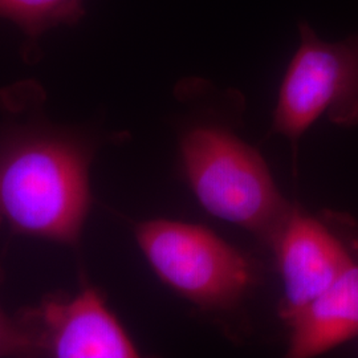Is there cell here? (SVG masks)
<instances>
[{
    "label": "cell",
    "mask_w": 358,
    "mask_h": 358,
    "mask_svg": "<svg viewBox=\"0 0 358 358\" xmlns=\"http://www.w3.org/2000/svg\"><path fill=\"white\" fill-rule=\"evenodd\" d=\"M137 236L159 278L201 307H234L252 282L244 256L203 227L152 220Z\"/></svg>",
    "instance_id": "4"
},
{
    "label": "cell",
    "mask_w": 358,
    "mask_h": 358,
    "mask_svg": "<svg viewBox=\"0 0 358 358\" xmlns=\"http://www.w3.org/2000/svg\"><path fill=\"white\" fill-rule=\"evenodd\" d=\"M180 149L192 190L210 214L278 243L294 210L255 149L214 127L189 130Z\"/></svg>",
    "instance_id": "1"
},
{
    "label": "cell",
    "mask_w": 358,
    "mask_h": 358,
    "mask_svg": "<svg viewBox=\"0 0 358 358\" xmlns=\"http://www.w3.org/2000/svg\"><path fill=\"white\" fill-rule=\"evenodd\" d=\"M38 352L32 333L24 322L10 321L0 310V356Z\"/></svg>",
    "instance_id": "9"
},
{
    "label": "cell",
    "mask_w": 358,
    "mask_h": 358,
    "mask_svg": "<svg viewBox=\"0 0 358 358\" xmlns=\"http://www.w3.org/2000/svg\"><path fill=\"white\" fill-rule=\"evenodd\" d=\"M288 356L325 353L358 334V264L355 262L313 303L288 320Z\"/></svg>",
    "instance_id": "7"
},
{
    "label": "cell",
    "mask_w": 358,
    "mask_h": 358,
    "mask_svg": "<svg viewBox=\"0 0 358 358\" xmlns=\"http://www.w3.org/2000/svg\"><path fill=\"white\" fill-rule=\"evenodd\" d=\"M38 352L60 358H128L138 356L103 299L87 289L71 301L50 300L26 320Z\"/></svg>",
    "instance_id": "5"
},
{
    "label": "cell",
    "mask_w": 358,
    "mask_h": 358,
    "mask_svg": "<svg viewBox=\"0 0 358 358\" xmlns=\"http://www.w3.org/2000/svg\"><path fill=\"white\" fill-rule=\"evenodd\" d=\"M284 282L280 316L289 320L324 294L355 259L317 219L292 211L278 241Z\"/></svg>",
    "instance_id": "6"
},
{
    "label": "cell",
    "mask_w": 358,
    "mask_h": 358,
    "mask_svg": "<svg viewBox=\"0 0 358 358\" xmlns=\"http://www.w3.org/2000/svg\"><path fill=\"white\" fill-rule=\"evenodd\" d=\"M0 162V217L59 241L78 235L88 207L85 159L71 143L29 140Z\"/></svg>",
    "instance_id": "2"
},
{
    "label": "cell",
    "mask_w": 358,
    "mask_h": 358,
    "mask_svg": "<svg viewBox=\"0 0 358 358\" xmlns=\"http://www.w3.org/2000/svg\"><path fill=\"white\" fill-rule=\"evenodd\" d=\"M84 13V0H0V17L13 22L23 32L28 55H34L47 31L75 26Z\"/></svg>",
    "instance_id": "8"
},
{
    "label": "cell",
    "mask_w": 358,
    "mask_h": 358,
    "mask_svg": "<svg viewBox=\"0 0 358 358\" xmlns=\"http://www.w3.org/2000/svg\"><path fill=\"white\" fill-rule=\"evenodd\" d=\"M352 128L358 124V35L321 40L300 24V45L282 80L272 130L297 141L320 117Z\"/></svg>",
    "instance_id": "3"
}]
</instances>
